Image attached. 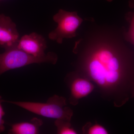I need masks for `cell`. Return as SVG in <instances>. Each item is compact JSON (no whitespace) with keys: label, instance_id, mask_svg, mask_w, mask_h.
I'll return each instance as SVG.
<instances>
[{"label":"cell","instance_id":"6da1fadb","mask_svg":"<svg viewBox=\"0 0 134 134\" xmlns=\"http://www.w3.org/2000/svg\"><path fill=\"white\" fill-rule=\"evenodd\" d=\"M85 78L98 86L101 92L122 106L132 97L134 90V53L124 45L99 44L92 47L82 59Z\"/></svg>","mask_w":134,"mask_h":134},{"label":"cell","instance_id":"7a4b0ae2","mask_svg":"<svg viewBox=\"0 0 134 134\" xmlns=\"http://www.w3.org/2000/svg\"><path fill=\"white\" fill-rule=\"evenodd\" d=\"M3 102L13 104L25 110L47 118L71 121L73 115L72 109L67 106L65 97L55 95L46 103L13 101L3 100Z\"/></svg>","mask_w":134,"mask_h":134},{"label":"cell","instance_id":"3957f363","mask_svg":"<svg viewBox=\"0 0 134 134\" xmlns=\"http://www.w3.org/2000/svg\"><path fill=\"white\" fill-rule=\"evenodd\" d=\"M58 60V55L53 52H49L43 57H34L25 52L16 46L5 49L4 52L0 53V76L9 70L34 63L55 65Z\"/></svg>","mask_w":134,"mask_h":134},{"label":"cell","instance_id":"277c9868","mask_svg":"<svg viewBox=\"0 0 134 134\" xmlns=\"http://www.w3.org/2000/svg\"><path fill=\"white\" fill-rule=\"evenodd\" d=\"M58 24L57 28L48 34L51 40L62 44L64 38H71L76 36V31L83 20L76 12H68L60 9L53 16Z\"/></svg>","mask_w":134,"mask_h":134},{"label":"cell","instance_id":"5b68a950","mask_svg":"<svg viewBox=\"0 0 134 134\" xmlns=\"http://www.w3.org/2000/svg\"><path fill=\"white\" fill-rule=\"evenodd\" d=\"M17 46L25 52L34 57H43L47 54L45 53L47 47L45 39L36 32L22 36L19 39Z\"/></svg>","mask_w":134,"mask_h":134},{"label":"cell","instance_id":"8992f818","mask_svg":"<svg viewBox=\"0 0 134 134\" xmlns=\"http://www.w3.org/2000/svg\"><path fill=\"white\" fill-rule=\"evenodd\" d=\"M19 34L15 23L9 16L0 14V47L5 49L16 46Z\"/></svg>","mask_w":134,"mask_h":134},{"label":"cell","instance_id":"52a82bcc","mask_svg":"<svg viewBox=\"0 0 134 134\" xmlns=\"http://www.w3.org/2000/svg\"><path fill=\"white\" fill-rule=\"evenodd\" d=\"M74 75L75 76L70 78L69 83V103L73 105H76L79 99L90 94L94 89V85L88 79Z\"/></svg>","mask_w":134,"mask_h":134},{"label":"cell","instance_id":"ba28073f","mask_svg":"<svg viewBox=\"0 0 134 134\" xmlns=\"http://www.w3.org/2000/svg\"><path fill=\"white\" fill-rule=\"evenodd\" d=\"M43 125L41 119L34 117L30 121L18 122L11 126L9 134H37Z\"/></svg>","mask_w":134,"mask_h":134},{"label":"cell","instance_id":"9c48e42d","mask_svg":"<svg viewBox=\"0 0 134 134\" xmlns=\"http://www.w3.org/2000/svg\"><path fill=\"white\" fill-rule=\"evenodd\" d=\"M57 133L59 134H76L77 132L72 127L70 121L56 119L54 122Z\"/></svg>","mask_w":134,"mask_h":134},{"label":"cell","instance_id":"30bf717a","mask_svg":"<svg viewBox=\"0 0 134 134\" xmlns=\"http://www.w3.org/2000/svg\"><path fill=\"white\" fill-rule=\"evenodd\" d=\"M129 6L134 9V12L130 20L128 31L125 34V38L126 41L134 46V0H129Z\"/></svg>","mask_w":134,"mask_h":134},{"label":"cell","instance_id":"8fae6325","mask_svg":"<svg viewBox=\"0 0 134 134\" xmlns=\"http://www.w3.org/2000/svg\"><path fill=\"white\" fill-rule=\"evenodd\" d=\"M84 132L89 134H107L108 131L103 126L99 124H95L91 125L90 122L87 123L83 127Z\"/></svg>","mask_w":134,"mask_h":134},{"label":"cell","instance_id":"7c38bea8","mask_svg":"<svg viewBox=\"0 0 134 134\" xmlns=\"http://www.w3.org/2000/svg\"><path fill=\"white\" fill-rule=\"evenodd\" d=\"M3 102V99H2L1 96H0V133L4 132L5 130V121L3 119L5 112L2 105V103Z\"/></svg>","mask_w":134,"mask_h":134},{"label":"cell","instance_id":"4fadbf2b","mask_svg":"<svg viewBox=\"0 0 134 134\" xmlns=\"http://www.w3.org/2000/svg\"><path fill=\"white\" fill-rule=\"evenodd\" d=\"M107 1L109 2H111L113 0H106Z\"/></svg>","mask_w":134,"mask_h":134},{"label":"cell","instance_id":"5bb4252c","mask_svg":"<svg viewBox=\"0 0 134 134\" xmlns=\"http://www.w3.org/2000/svg\"><path fill=\"white\" fill-rule=\"evenodd\" d=\"M132 97H134V90L133 91V96H132Z\"/></svg>","mask_w":134,"mask_h":134},{"label":"cell","instance_id":"9a60e30c","mask_svg":"<svg viewBox=\"0 0 134 134\" xmlns=\"http://www.w3.org/2000/svg\"><path fill=\"white\" fill-rule=\"evenodd\" d=\"M2 1H3V0H0V3H1V2Z\"/></svg>","mask_w":134,"mask_h":134}]
</instances>
